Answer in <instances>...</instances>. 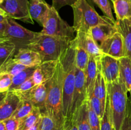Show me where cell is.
Returning <instances> with one entry per match:
<instances>
[{"label": "cell", "instance_id": "cell-25", "mask_svg": "<svg viewBox=\"0 0 131 130\" xmlns=\"http://www.w3.org/2000/svg\"><path fill=\"white\" fill-rule=\"evenodd\" d=\"M73 117H75V119H76L78 129L91 130L89 121V116H88V101H87L86 103L82 105L80 108L78 109V110L75 112Z\"/></svg>", "mask_w": 131, "mask_h": 130}, {"label": "cell", "instance_id": "cell-3", "mask_svg": "<svg viewBox=\"0 0 131 130\" xmlns=\"http://www.w3.org/2000/svg\"><path fill=\"white\" fill-rule=\"evenodd\" d=\"M106 85L111 120L116 130H120L127 113V90L120 79L115 82L106 84Z\"/></svg>", "mask_w": 131, "mask_h": 130}, {"label": "cell", "instance_id": "cell-18", "mask_svg": "<svg viewBox=\"0 0 131 130\" xmlns=\"http://www.w3.org/2000/svg\"><path fill=\"white\" fill-rule=\"evenodd\" d=\"M117 31L115 24H100L91 28L88 33L100 47L105 40Z\"/></svg>", "mask_w": 131, "mask_h": 130}, {"label": "cell", "instance_id": "cell-29", "mask_svg": "<svg viewBox=\"0 0 131 130\" xmlns=\"http://www.w3.org/2000/svg\"><path fill=\"white\" fill-rule=\"evenodd\" d=\"M27 68L28 67L19 63L12 58L5 62L2 66H0V71L7 72L12 76H15Z\"/></svg>", "mask_w": 131, "mask_h": 130}, {"label": "cell", "instance_id": "cell-22", "mask_svg": "<svg viewBox=\"0 0 131 130\" xmlns=\"http://www.w3.org/2000/svg\"><path fill=\"white\" fill-rule=\"evenodd\" d=\"M92 93L101 101L102 107L104 109H105L106 99H107V85L101 72L99 65V72L96 78Z\"/></svg>", "mask_w": 131, "mask_h": 130}, {"label": "cell", "instance_id": "cell-17", "mask_svg": "<svg viewBox=\"0 0 131 130\" xmlns=\"http://www.w3.org/2000/svg\"><path fill=\"white\" fill-rule=\"evenodd\" d=\"M50 8L51 6L45 0H30L29 1V11L31 17L42 26Z\"/></svg>", "mask_w": 131, "mask_h": 130}, {"label": "cell", "instance_id": "cell-43", "mask_svg": "<svg viewBox=\"0 0 131 130\" xmlns=\"http://www.w3.org/2000/svg\"><path fill=\"white\" fill-rule=\"evenodd\" d=\"M41 124H42V117L34 126H32L28 130H41Z\"/></svg>", "mask_w": 131, "mask_h": 130}, {"label": "cell", "instance_id": "cell-5", "mask_svg": "<svg viewBox=\"0 0 131 130\" xmlns=\"http://www.w3.org/2000/svg\"><path fill=\"white\" fill-rule=\"evenodd\" d=\"M74 11V27L75 32L88 33L90 29L100 24H115L106 16H101L86 0H78L72 5Z\"/></svg>", "mask_w": 131, "mask_h": 130}, {"label": "cell", "instance_id": "cell-19", "mask_svg": "<svg viewBox=\"0 0 131 130\" xmlns=\"http://www.w3.org/2000/svg\"><path fill=\"white\" fill-rule=\"evenodd\" d=\"M99 59L90 56L89 62L85 71V84L86 89L87 98H89L93 93L94 84L99 72Z\"/></svg>", "mask_w": 131, "mask_h": 130}, {"label": "cell", "instance_id": "cell-13", "mask_svg": "<svg viewBox=\"0 0 131 130\" xmlns=\"http://www.w3.org/2000/svg\"><path fill=\"white\" fill-rule=\"evenodd\" d=\"M58 61H44L35 68L32 79L36 85L46 82L52 79L56 72Z\"/></svg>", "mask_w": 131, "mask_h": 130}, {"label": "cell", "instance_id": "cell-41", "mask_svg": "<svg viewBox=\"0 0 131 130\" xmlns=\"http://www.w3.org/2000/svg\"><path fill=\"white\" fill-rule=\"evenodd\" d=\"M65 130H79L75 117H73L71 119L66 122Z\"/></svg>", "mask_w": 131, "mask_h": 130}, {"label": "cell", "instance_id": "cell-39", "mask_svg": "<svg viewBox=\"0 0 131 130\" xmlns=\"http://www.w3.org/2000/svg\"><path fill=\"white\" fill-rule=\"evenodd\" d=\"M6 130H18L19 126V120L11 117L3 121Z\"/></svg>", "mask_w": 131, "mask_h": 130}, {"label": "cell", "instance_id": "cell-33", "mask_svg": "<svg viewBox=\"0 0 131 130\" xmlns=\"http://www.w3.org/2000/svg\"><path fill=\"white\" fill-rule=\"evenodd\" d=\"M92 1L99 7V8L104 14V16L111 19L113 21H116L115 20L114 17L113 15L111 4L109 0H92Z\"/></svg>", "mask_w": 131, "mask_h": 130}, {"label": "cell", "instance_id": "cell-16", "mask_svg": "<svg viewBox=\"0 0 131 130\" xmlns=\"http://www.w3.org/2000/svg\"><path fill=\"white\" fill-rule=\"evenodd\" d=\"M13 59L28 68L37 67L42 62L39 54L28 48H19Z\"/></svg>", "mask_w": 131, "mask_h": 130}, {"label": "cell", "instance_id": "cell-44", "mask_svg": "<svg viewBox=\"0 0 131 130\" xmlns=\"http://www.w3.org/2000/svg\"><path fill=\"white\" fill-rule=\"evenodd\" d=\"M6 24H1L0 23V37L4 38V33H5V28Z\"/></svg>", "mask_w": 131, "mask_h": 130}, {"label": "cell", "instance_id": "cell-49", "mask_svg": "<svg viewBox=\"0 0 131 130\" xmlns=\"http://www.w3.org/2000/svg\"><path fill=\"white\" fill-rule=\"evenodd\" d=\"M2 1V0H0V1Z\"/></svg>", "mask_w": 131, "mask_h": 130}, {"label": "cell", "instance_id": "cell-15", "mask_svg": "<svg viewBox=\"0 0 131 130\" xmlns=\"http://www.w3.org/2000/svg\"><path fill=\"white\" fill-rule=\"evenodd\" d=\"M21 99L13 91H8L5 100L0 105V121H3L14 115L19 107Z\"/></svg>", "mask_w": 131, "mask_h": 130}, {"label": "cell", "instance_id": "cell-11", "mask_svg": "<svg viewBox=\"0 0 131 130\" xmlns=\"http://www.w3.org/2000/svg\"><path fill=\"white\" fill-rule=\"evenodd\" d=\"M15 93V92H14ZM48 93V81L37 85L30 90L23 93H15L20 99L29 101L35 107L43 111Z\"/></svg>", "mask_w": 131, "mask_h": 130}, {"label": "cell", "instance_id": "cell-47", "mask_svg": "<svg viewBox=\"0 0 131 130\" xmlns=\"http://www.w3.org/2000/svg\"><path fill=\"white\" fill-rule=\"evenodd\" d=\"M111 1H112V2H114V1H115V0H111Z\"/></svg>", "mask_w": 131, "mask_h": 130}, {"label": "cell", "instance_id": "cell-12", "mask_svg": "<svg viewBox=\"0 0 131 130\" xmlns=\"http://www.w3.org/2000/svg\"><path fill=\"white\" fill-rule=\"evenodd\" d=\"M100 48L104 54L116 59H119L125 56L124 39L118 31L105 40L100 45Z\"/></svg>", "mask_w": 131, "mask_h": 130}, {"label": "cell", "instance_id": "cell-40", "mask_svg": "<svg viewBox=\"0 0 131 130\" xmlns=\"http://www.w3.org/2000/svg\"><path fill=\"white\" fill-rule=\"evenodd\" d=\"M78 0H52V6L58 11L63 6L69 5L72 6L74 5Z\"/></svg>", "mask_w": 131, "mask_h": 130}, {"label": "cell", "instance_id": "cell-32", "mask_svg": "<svg viewBox=\"0 0 131 130\" xmlns=\"http://www.w3.org/2000/svg\"><path fill=\"white\" fill-rule=\"evenodd\" d=\"M101 130H116L111 118L110 106H109L107 98L106 99L104 113L102 119L101 120Z\"/></svg>", "mask_w": 131, "mask_h": 130}, {"label": "cell", "instance_id": "cell-9", "mask_svg": "<svg viewBox=\"0 0 131 130\" xmlns=\"http://www.w3.org/2000/svg\"><path fill=\"white\" fill-rule=\"evenodd\" d=\"M99 65L106 84L115 82L120 79V60L104 54L100 58Z\"/></svg>", "mask_w": 131, "mask_h": 130}, {"label": "cell", "instance_id": "cell-48", "mask_svg": "<svg viewBox=\"0 0 131 130\" xmlns=\"http://www.w3.org/2000/svg\"><path fill=\"white\" fill-rule=\"evenodd\" d=\"M1 38H1V37H0V40H1Z\"/></svg>", "mask_w": 131, "mask_h": 130}, {"label": "cell", "instance_id": "cell-1", "mask_svg": "<svg viewBox=\"0 0 131 130\" xmlns=\"http://www.w3.org/2000/svg\"><path fill=\"white\" fill-rule=\"evenodd\" d=\"M75 40L70 45L59 61L63 68V113L66 121L71 118V110L75 83Z\"/></svg>", "mask_w": 131, "mask_h": 130}, {"label": "cell", "instance_id": "cell-4", "mask_svg": "<svg viewBox=\"0 0 131 130\" xmlns=\"http://www.w3.org/2000/svg\"><path fill=\"white\" fill-rule=\"evenodd\" d=\"M72 40L53 36L39 33L35 40L25 48L38 52L42 62L58 61L66 51Z\"/></svg>", "mask_w": 131, "mask_h": 130}, {"label": "cell", "instance_id": "cell-38", "mask_svg": "<svg viewBox=\"0 0 131 130\" xmlns=\"http://www.w3.org/2000/svg\"><path fill=\"white\" fill-rule=\"evenodd\" d=\"M120 130H131V100H129L127 113L124 119Z\"/></svg>", "mask_w": 131, "mask_h": 130}, {"label": "cell", "instance_id": "cell-26", "mask_svg": "<svg viewBox=\"0 0 131 130\" xmlns=\"http://www.w3.org/2000/svg\"><path fill=\"white\" fill-rule=\"evenodd\" d=\"M42 117L41 110L38 107H34L33 111L19 121L18 130H28L34 126Z\"/></svg>", "mask_w": 131, "mask_h": 130}, {"label": "cell", "instance_id": "cell-46", "mask_svg": "<svg viewBox=\"0 0 131 130\" xmlns=\"http://www.w3.org/2000/svg\"><path fill=\"white\" fill-rule=\"evenodd\" d=\"M0 130H6L3 121H0Z\"/></svg>", "mask_w": 131, "mask_h": 130}, {"label": "cell", "instance_id": "cell-2", "mask_svg": "<svg viewBox=\"0 0 131 130\" xmlns=\"http://www.w3.org/2000/svg\"><path fill=\"white\" fill-rule=\"evenodd\" d=\"M45 113L57 121L66 126V119L63 113V68L58 61L56 72L48 81V93L44 110Z\"/></svg>", "mask_w": 131, "mask_h": 130}, {"label": "cell", "instance_id": "cell-6", "mask_svg": "<svg viewBox=\"0 0 131 130\" xmlns=\"http://www.w3.org/2000/svg\"><path fill=\"white\" fill-rule=\"evenodd\" d=\"M43 29L40 33L53 36L62 37L73 40L75 31L74 27L70 26L63 20L57 10L51 6L43 25Z\"/></svg>", "mask_w": 131, "mask_h": 130}, {"label": "cell", "instance_id": "cell-30", "mask_svg": "<svg viewBox=\"0 0 131 130\" xmlns=\"http://www.w3.org/2000/svg\"><path fill=\"white\" fill-rule=\"evenodd\" d=\"M65 126L60 124L45 113H42L41 130H65Z\"/></svg>", "mask_w": 131, "mask_h": 130}, {"label": "cell", "instance_id": "cell-7", "mask_svg": "<svg viewBox=\"0 0 131 130\" xmlns=\"http://www.w3.org/2000/svg\"><path fill=\"white\" fill-rule=\"evenodd\" d=\"M39 33L31 31L24 28L12 18L8 17L4 38H6L16 47V52L20 48H25L38 36Z\"/></svg>", "mask_w": 131, "mask_h": 130}, {"label": "cell", "instance_id": "cell-31", "mask_svg": "<svg viewBox=\"0 0 131 130\" xmlns=\"http://www.w3.org/2000/svg\"><path fill=\"white\" fill-rule=\"evenodd\" d=\"M34 106L29 101L26 99H22L19 107L12 117L19 120L22 119L33 111Z\"/></svg>", "mask_w": 131, "mask_h": 130}, {"label": "cell", "instance_id": "cell-28", "mask_svg": "<svg viewBox=\"0 0 131 130\" xmlns=\"http://www.w3.org/2000/svg\"><path fill=\"white\" fill-rule=\"evenodd\" d=\"M35 68L36 67L27 68L26 69L23 70L20 73L17 74L16 75L13 76L12 84L9 91L14 90L17 87H19L20 84H23L24 82H25L28 79L31 77L33 76V72H34L35 70Z\"/></svg>", "mask_w": 131, "mask_h": 130}, {"label": "cell", "instance_id": "cell-8", "mask_svg": "<svg viewBox=\"0 0 131 130\" xmlns=\"http://www.w3.org/2000/svg\"><path fill=\"white\" fill-rule=\"evenodd\" d=\"M0 8L8 17L34 24L29 14L28 0H2L0 1Z\"/></svg>", "mask_w": 131, "mask_h": 130}, {"label": "cell", "instance_id": "cell-36", "mask_svg": "<svg viewBox=\"0 0 131 130\" xmlns=\"http://www.w3.org/2000/svg\"><path fill=\"white\" fill-rule=\"evenodd\" d=\"M88 116L91 130H101V119L97 113L93 110L88 101Z\"/></svg>", "mask_w": 131, "mask_h": 130}, {"label": "cell", "instance_id": "cell-27", "mask_svg": "<svg viewBox=\"0 0 131 130\" xmlns=\"http://www.w3.org/2000/svg\"><path fill=\"white\" fill-rule=\"evenodd\" d=\"M90 55L82 47L78 45L75 40V66L77 68L85 71L89 62Z\"/></svg>", "mask_w": 131, "mask_h": 130}, {"label": "cell", "instance_id": "cell-10", "mask_svg": "<svg viewBox=\"0 0 131 130\" xmlns=\"http://www.w3.org/2000/svg\"><path fill=\"white\" fill-rule=\"evenodd\" d=\"M87 101L88 98H87L85 84V73L76 68L75 89H74L72 105L71 118L78 110V109L80 108L84 103H86Z\"/></svg>", "mask_w": 131, "mask_h": 130}, {"label": "cell", "instance_id": "cell-24", "mask_svg": "<svg viewBox=\"0 0 131 130\" xmlns=\"http://www.w3.org/2000/svg\"><path fill=\"white\" fill-rule=\"evenodd\" d=\"M113 3L116 20L131 19V0H115Z\"/></svg>", "mask_w": 131, "mask_h": 130}, {"label": "cell", "instance_id": "cell-21", "mask_svg": "<svg viewBox=\"0 0 131 130\" xmlns=\"http://www.w3.org/2000/svg\"><path fill=\"white\" fill-rule=\"evenodd\" d=\"M120 60V79L126 87L131 96V59L128 57H123Z\"/></svg>", "mask_w": 131, "mask_h": 130}, {"label": "cell", "instance_id": "cell-35", "mask_svg": "<svg viewBox=\"0 0 131 130\" xmlns=\"http://www.w3.org/2000/svg\"><path fill=\"white\" fill-rule=\"evenodd\" d=\"M88 101L90 105L91 106L92 108L93 109V110L97 113V115L99 116L100 119H102L104 113L105 109H104L103 107H102L101 101L95 96H94L93 93L90 96V98H88Z\"/></svg>", "mask_w": 131, "mask_h": 130}, {"label": "cell", "instance_id": "cell-34", "mask_svg": "<svg viewBox=\"0 0 131 130\" xmlns=\"http://www.w3.org/2000/svg\"><path fill=\"white\" fill-rule=\"evenodd\" d=\"M13 76L8 73L0 71V93L8 92L12 84Z\"/></svg>", "mask_w": 131, "mask_h": 130}, {"label": "cell", "instance_id": "cell-14", "mask_svg": "<svg viewBox=\"0 0 131 130\" xmlns=\"http://www.w3.org/2000/svg\"><path fill=\"white\" fill-rule=\"evenodd\" d=\"M78 45L83 47L90 56L99 59L104 55L99 46L96 43L90 34L86 32H77L75 36Z\"/></svg>", "mask_w": 131, "mask_h": 130}, {"label": "cell", "instance_id": "cell-23", "mask_svg": "<svg viewBox=\"0 0 131 130\" xmlns=\"http://www.w3.org/2000/svg\"><path fill=\"white\" fill-rule=\"evenodd\" d=\"M16 53V47L8 38L0 40V66L5 62L13 58Z\"/></svg>", "mask_w": 131, "mask_h": 130}, {"label": "cell", "instance_id": "cell-45", "mask_svg": "<svg viewBox=\"0 0 131 130\" xmlns=\"http://www.w3.org/2000/svg\"><path fill=\"white\" fill-rule=\"evenodd\" d=\"M8 94V92H5V93H0V105H1V103L3 102V101L5 100V98L6 97Z\"/></svg>", "mask_w": 131, "mask_h": 130}, {"label": "cell", "instance_id": "cell-20", "mask_svg": "<svg viewBox=\"0 0 131 130\" xmlns=\"http://www.w3.org/2000/svg\"><path fill=\"white\" fill-rule=\"evenodd\" d=\"M115 25L123 36L125 56L131 59V19L116 20Z\"/></svg>", "mask_w": 131, "mask_h": 130}, {"label": "cell", "instance_id": "cell-42", "mask_svg": "<svg viewBox=\"0 0 131 130\" xmlns=\"http://www.w3.org/2000/svg\"><path fill=\"white\" fill-rule=\"evenodd\" d=\"M8 17L6 15L5 11L0 8V23L1 24H6Z\"/></svg>", "mask_w": 131, "mask_h": 130}, {"label": "cell", "instance_id": "cell-37", "mask_svg": "<svg viewBox=\"0 0 131 130\" xmlns=\"http://www.w3.org/2000/svg\"><path fill=\"white\" fill-rule=\"evenodd\" d=\"M35 85V84L33 82V80L31 76V78L28 79V80H26L25 82H24L23 84H20L19 87H17L16 89H15L12 91L15 92V93H23V92L28 91V90L32 89Z\"/></svg>", "mask_w": 131, "mask_h": 130}]
</instances>
